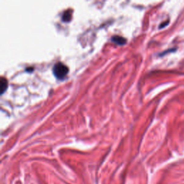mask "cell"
<instances>
[{
	"label": "cell",
	"mask_w": 184,
	"mask_h": 184,
	"mask_svg": "<svg viewBox=\"0 0 184 184\" xmlns=\"http://www.w3.org/2000/svg\"><path fill=\"white\" fill-rule=\"evenodd\" d=\"M68 68L66 65H65L64 63L58 62L56 63V64L53 65V74L56 78H58V79H63L66 76V75L68 73Z\"/></svg>",
	"instance_id": "obj_1"
},
{
	"label": "cell",
	"mask_w": 184,
	"mask_h": 184,
	"mask_svg": "<svg viewBox=\"0 0 184 184\" xmlns=\"http://www.w3.org/2000/svg\"><path fill=\"white\" fill-rule=\"evenodd\" d=\"M112 40L114 42H116V43H117L118 45H124L126 43L127 40L123 37L120 36V35H114L112 38Z\"/></svg>",
	"instance_id": "obj_2"
},
{
	"label": "cell",
	"mask_w": 184,
	"mask_h": 184,
	"mask_svg": "<svg viewBox=\"0 0 184 184\" xmlns=\"http://www.w3.org/2000/svg\"><path fill=\"white\" fill-rule=\"evenodd\" d=\"M7 86L8 82L7 79L4 77H1V79H0V92H1V94H2L5 91V90L7 89Z\"/></svg>",
	"instance_id": "obj_3"
},
{
	"label": "cell",
	"mask_w": 184,
	"mask_h": 184,
	"mask_svg": "<svg viewBox=\"0 0 184 184\" xmlns=\"http://www.w3.org/2000/svg\"><path fill=\"white\" fill-rule=\"evenodd\" d=\"M71 15H72V12L71 10H66L63 15V20L65 22L70 21L71 19Z\"/></svg>",
	"instance_id": "obj_4"
}]
</instances>
